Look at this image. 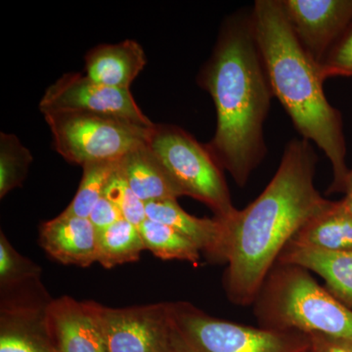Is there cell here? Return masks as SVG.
<instances>
[{"mask_svg": "<svg viewBox=\"0 0 352 352\" xmlns=\"http://www.w3.org/2000/svg\"><path fill=\"white\" fill-rule=\"evenodd\" d=\"M317 163L312 143L292 139L261 195L221 220L224 288L230 302L243 307L254 303L285 248L309 220L332 205L315 187Z\"/></svg>", "mask_w": 352, "mask_h": 352, "instance_id": "1", "label": "cell"}, {"mask_svg": "<svg viewBox=\"0 0 352 352\" xmlns=\"http://www.w3.org/2000/svg\"><path fill=\"white\" fill-rule=\"evenodd\" d=\"M214 101L217 126L208 147L244 187L267 154L264 124L274 98L252 24V9L226 17L198 76Z\"/></svg>", "mask_w": 352, "mask_h": 352, "instance_id": "2", "label": "cell"}, {"mask_svg": "<svg viewBox=\"0 0 352 352\" xmlns=\"http://www.w3.org/2000/svg\"><path fill=\"white\" fill-rule=\"evenodd\" d=\"M252 24L274 98L302 138L320 148L332 166L328 194L344 193L349 168L342 113L324 92L320 64L298 43L280 0H256Z\"/></svg>", "mask_w": 352, "mask_h": 352, "instance_id": "3", "label": "cell"}, {"mask_svg": "<svg viewBox=\"0 0 352 352\" xmlns=\"http://www.w3.org/2000/svg\"><path fill=\"white\" fill-rule=\"evenodd\" d=\"M254 303L261 327L352 340L351 308L300 266L277 263Z\"/></svg>", "mask_w": 352, "mask_h": 352, "instance_id": "4", "label": "cell"}, {"mask_svg": "<svg viewBox=\"0 0 352 352\" xmlns=\"http://www.w3.org/2000/svg\"><path fill=\"white\" fill-rule=\"evenodd\" d=\"M148 145L161 162L179 196H188L208 206L214 217L229 219L237 210L223 168L193 135L175 124H155Z\"/></svg>", "mask_w": 352, "mask_h": 352, "instance_id": "5", "label": "cell"}, {"mask_svg": "<svg viewBox=\"0 0 352 352\" xmlns=\"http://www.w3.org/2000/svg\"><path fill=\"white\" fill-rule=\"evenodd\" d=\"M168 307L173 330L191 352H312L303 333L222 320L188 302Z\"/></svg>", "mask_w": 352, "mask_h": 352, "instance_id": "6", "label": "cell"}, {"mask_svg": "<svg viewBox=\"0 0 352 352\" xmlns=\"http://www.w3.org/2000/svg\"><path fill=\"white\" fill-rule=\"evenodd\" d=\"M58 154L71 164L118 161L147 143L152 127L113 116L87 112L43 115Z\"/></svg>", "mask_w": 352, "mask_h": 352, "instance_id": "7", "label": "cell"}, {"mask_svg": "<svg viewBox=\"0 0 352 352\" xmlns=\"http://www.w3.org/2000/svg\"><path fill=\"white\" fill-rule=\"evenodd\" d=\"M43 115L57 112H87L113 116L141 126L151 122L132 96L131 89L107 87L78 73L65 74L44 92L39 102Z\"/></svg>", "mask_w": 352, "mask_h": 352, "instance_id": "8", "label": "cell"}, {"mask_svg": "<svg viewBox=\"0 0 352 352\" xmlns=\"http://www.w3.org/2000/svg\"><path fill=\"white\" fill-rule=\"evenodd\" d=\"M108 352H168L173 328L168 303L112 308L98 305Z\"/></svg>", "mask_w": 352, "mask_h": 352, "instance_id": "9", "label": "cell"}, {"mask_svg": "<svg viewBox=\"0 0 352 352\" xmlns=\"http://www.w3.org/2000/svg\"><path fill=\"white\" fill-rule=\"evenodd\" d=\"M298 43L317 63L352 22V0H280Z\"/></svg>", "mask_w": 352, "mask_h": 352, "instance_id": "10", "label": "cell"}, {"mask_svg": "<svg viewBox=\"0 0 352 352\" xmlns=\"http://www.w3.org/2000/svg\"><path fill=\"white\" fill-rule=\"evenodd\" d=\"M98 305L69 296L51 300L46 307V326L55 352H108Z\"/></svg>", "mask_w": 352, "mask_h": 352, "instance_id": "11", "label": "cell"}, {"mask_svg": "<svg viewBox=\"0 0 352 352\" xmlns=\"http://www.w3.org/2000/svg\"><path fill=\"white\" fill-rule=\"evenodd\" d=\"M47 296L4 298L0 315V352H55L46 326Z\"/></svg>", "mask_w": 352, "mask_h": 352, "instance_id": "12", "label": "cell"}, {"mask_svg": "<svg viewBox=\"0 0 352 352\" xmlns=\"http://www.w3.org/2000/svg\"><path fill=\"white\" fill-rule=\"evenodd\" d=\"M39 242L65 265L87 267L97 263V232L88 219L59 214L41 224Z\"/></svg>", "mask_w": 352, "mask_h": 352, "instance_id": "13", "label": "cell"}, {"mask_svg": "<svg viewBox=\"0 0 352 352\" xmlns=\"http://www.w3.org/2000/svg\"><path fill=\"white\" fill-rule=\"evenodd\" d=\"M85 76L107 87L131 89L147 64L145 51L138 41L100 44L85 55Z\"/></svg>", "mask_w": 352, "mask_h": 352, "instance_id": "14", "label": "cell"}, {"mask_svg": "<svg viewBox=\"0 0 352 352\" xmlns=\"http://www.w3.org/2000/svg\"><path fill=\"white\" fill-rule=\"evenodd\" d=\"M146 214L148 219L171 227L210 258L223 263L224 227L221 220L214 217H194L185 212L177 200L146 204Z\"/></svg>", "mask_w": 352, "mask_h": 352, "instance_id": "15", "label": "cell"}, {"mask_svg": "<svg viewBox=\"0 0 352 352\" xmlns=\"http://www.w3.org/2000/svg\"><path fill=\"white\" fill-rule=\"evenodd\" d=\"M278 263L316 273L325 281L326 289L352 310V251H320L289 243Z\"/></svg>", "mask_w": 352, "mask_h": 352, "instance_id": "16", "label": "cell"}, {"mask_svg": "<svg viewBox=\"0 0 352 352\" xmlns=\"http://www.w3.org/2000/svg\"><path fill=\"white\" fill-rule=\"evenodd\" d=\"M119 170L143 203L177 200L180 197L148 143L124 155L120 160Z\"/></svg>", "mask_w": 352, "mask_h": 352, "instance_id": "17", "label": "cell"}, {"mask_svg": "<svg viewBox=\"0 0 352 352\" xmlns=\"http://www.w3.org/2000/svg\"><path fill=\"white\" fill-rule=\"evenodd\" d=\"M289 243L326 252L352 251V214L342 201L307 222Z\"/></svg>", "mask_w": 352, "mask_h": 352, "instance_id": "18", "label": "cell"}, {"mask_svg": "<svg viewBox=\"0 0 352 352\" xmlns=\"http://www.w3.org/2000/svg\"><path fill=\"white\" fill-rule=\"evenodd\" d=\"M144 250L138 227L126 219L97 232V263L108 270L138 261Z\"/></svg>", "mask_w": 352, "mask_h": 352, "instance_id": "19", "label": "cell"}, {"mask_svg": "<svg viewBox=\"0 0 352 352\" xmlns=\"http://www.w3.org/2000/svg\"><path fill=\"white\" fill-rule=\"evenodd\" d=\"M138 228L145 249L157 258L188 261L195 266L200 263L201 252L198 247L171 227L147 219Z\"/></svg>", "mask_w": 352, "mask_h": 352, "instance_id": "20", "label": "cell"}, {"mask_svg": "<svg viewBox=\"0 0 352 352\" xmlns=\"http://www.w3.org/2000/svg\"><path fill=\"white\" fill-rule=\"evenodd\" d=\"M118 161L94 162L82 166V177L73 201L62 214L89 219L92 210L103 197L104 190L113 173L119 168Z\"/></svg>", "mask_w": 352, "mask_h": 352, "instance_id": "21", "label": "cell"}, {"mask_svg": "<svg viewBox=\"0 0 352 352\" xmlns=\"http://www.w3.org/2000/svg\"><path fill=\"white\" fill-rule=\"evenodd\" d=\"M41 267L29 258L21 256L0 233V286L1 294L19 291L21 287H36L41 279Z\"/></svg>", "mask_w": 352, "mask_h": 352, "instance_id": "22", "label": "cell"}, {"mask_svg": "<svg viewBox=\"0 0 352 352\" xmlns=\"http://www.w3.org/2000/svg\"><path fill=\"white\" fill-rule=\"evenodd\" d=\"M32 156L14 134L0 133V198L23 184Z\"/></svg>", "mask_w": 352, "mask_h": 352, "instance_id": "23", "label": "cell"}, {"mask_svg": "<svg viewBox=\"0 0 352 352\" xmlns=\"http://www.w3.org/2000/svg\"><path fill=\"white\" fill-rule=\"evenodd\" d=\"M103 197L112 201L113 205L119 208L122 219L131 222L133 226L139 227L147 219L146 204L132 191L120 173L119 168L109 179L104 190Z\"/></svg>", "mask_w": 352, "mask_h": 352, "instance_id": "24", "label": "cell"}, {"mask_svg": "<svg viewBox=\"0 0 352 352\" xmlns=\"http://www.w3.org/2000/svg\"><path fill=\"white\" fill-rule=\"evenodd\" d=\"M320 69L325 80L352 78V22L322 60Z\"/></svg>", "mask_w": 352, "mask_h": 352, "instance_id": "25", "label": "cell"}, {"mask_svg": "<svg viewBox=\"0 0 352 352\" xmlns=\"http://www.w3.org/2000/svg\"><path fill=\"white\" fill-rule=\"evenodd\" d=\"M88 219L94 224L96 232H100L122 219V217L119 208L116 207L112 201H109L105 197H102L95 205Z\"/></svg>", "mask_w": 352, "mask_h": 352, "instance_id": "26", "label": "cell"}, {"mask_svg": "<svg viewBox=\"0 0 352 352\" xmlns=\"http://www.w3.org/2000/svg\"><path fill=\"white\" fill-rule=\"evenodd\" d=\"M309 336L314 352H352V340L322 333Z\"/></svg>", "mask_w": 352, "mask_h": 352, "instance_id": "27", "label": "cell"}, {"mask_svg": "<svg viewBox=\"0 0 352 352\" xmlns=\"http://www.w3.org/2000/svg\"><path fill=\"white\" fill-rule=\"evenodd\" d=\"M344 197L340 200L344 207L352 214V168H349V177H347Z\"/></svg>", "mask_w": 352, "mask_h": 352, "instance_id": "28", "label": "cell"}, {"mask_svg": "<svg viewBox=\"0 0 352 352\" xmlns=\"http://www.w3.org/2000/svg\"><path fill=\"white\" fill-rule=\"evenodd\" d=\"M171 323V322H170ZM173 328V326H171ZM168 352H191L185 346V344H183L182 340L178 338V336L176 335L175 330L173 328V336H171V344L170 347V351Z\"/></svg>", "mask_w": 352, "mask_h": 352, "instance_id": "29", "label": "cell"}, {"mask_svg": "<svg viewBox=\"0 0 352 352\" xmlns=\"http://www.w3.org/2000/svg\"><path fill=\"white\" fill-rule=\"evenodd\" d=\"M312 352H314V351H312Z\"/></svg>", "mask_w": 352, "mask_h": 352, "instance_id": "30", "label": "cell"}]
</instances>
